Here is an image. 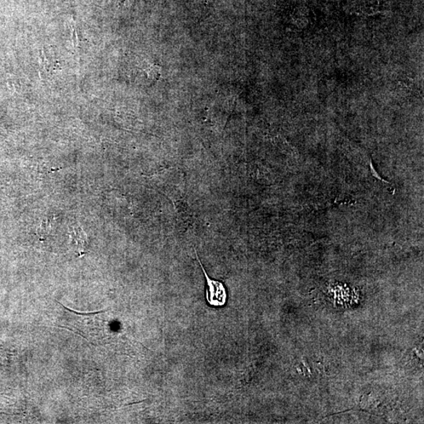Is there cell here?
<instances>
[{"label":"cell","mask_w":424,"mask_h":424,"mask_svg":"<svg viewBox=\"0 0 424 424\" xmlns=\"http://www.w3.org/2000/svg\"><path fill=\"white\" fill-rule=\"evenodd\" d=\"M195 253H196L199 264L202 269L206 279V300H207L209 305L211 307H219L224 306L227 300V292L224 285H223L221 282H219V280L211 279L209 277V275L207 272H206L202 262H200L199 260V256L197 251L195 252Z\"/></svg>","instance_id":"cell-1"},{"label":"cell","mask_w":424,"mask_h":424,"mask_svg":"<svg viewBox=\"0 0 424 424\" xmlns=\"http://www.w3.org/2000/svg\"><path fill=\"white\" fill-rule=\"evenodd\" d=\"M118 1H119V4L120 5V4H123L125 0H118Z\"/></svg>","instance_id":"cell-2"}]
</instances>
